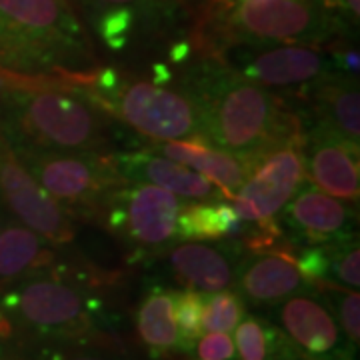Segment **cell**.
Instances as JSON below:
<instances>
[{"label": "cell", "instance_id": "obj_1", "mask_svg": "<svg viewBox=\"0 0 360 360\" xmlns=\"http://www.w3.org/2000/svg\"><path fill=\"white\" fill-rule=\"evenodd\" d=\"M180 90L191 98L206 141L255 167L283 146H304V120L283 96L222 63L193 66L182 77Z\"/></svg>", "mask_w": 360, "mask_h": 360}, {"label": "cell", "instance_id": "obj_2", "mask_svg": "<svg viewBox=\"0 0 360 360\" xmlns=\"http://www.w3.org/2000/svg\"><path fill=\"white\" fill-rule=\"evenodd\" d=\"M108 118L75 82L0 70V136L14 153L110 155Z\"/></svg>", "mask_w": 360, "mask_h": 360}, {"label": "cell", "instance_id": "obj_3", "mask_svg": "<svg viewBox=\"0 0 360 360\" xmlns=\"http://www.w3.org/2000/svg\"><path fill=\"white\" fill-rule=\"evenodd\" d=\"M0 336H20L40 347L116 350L103 298L66 266H51L6 286L0 295Z\"/></svg>", "mask_w": 360, "mask_h": 360}, {"label": "cell", "instance_id": "obj_4", "mask_svg": "<svg viewBox=\"0 0 360 360\" xmlns=\"http://www.w3.org/2000/svg\"><path fill=\"white\" fill-rule=\"evenodd\" d=\"M98 68L86 26L68 0H0V70L78 82Z\"/></svg>", "mask_w": 360, "mask_h": 360}, {"label": "cell", "instance_id": "obj_5", "mask_svg": "<svg viewBox=\"0 0 360 360\" xmlns=\"http://www.w3.org/2000/svg\"><path fill=\"white\" fill-rule=\"evenodd\" d=\"M84 94L104 115L124 122L150 141H193L202 136L196 110L182 90L158 86L153 80L118 75L112 86L84 90Z\"/></svg>", "mask_w": 360, "mask_h": 360}, {"label": "cell", "instance_id": "obj_6", "mask_svg": "<svg viewBox=\"0 0 360 360\" xmlns=\"http://www.w3.org/2000/svg\"><path fill=\"white\" fill-rule=\"evenodd\" d=\"M40 186L72 217H92L104 198L129 184L116 168L115 155L14 153Z\"/></svg>", "mask_w": 360, "mask_h": 360}, {"label": "cell", "instance_id": "obj_7", "mask_svg": "<svg viewBox=\"0 0 360 360\" xmlns=\"http://www.w3.org/2000/svg\"><path fill=\"white\" fill-rule=\"evenodd\" d=\"M182 205L176 194L155 184H124L104 198L94 220L118 238H122L139 255L146 250H162L179 240L176 220Z\"/></svg>", "mask_w": 360, "mask_h": 360}, {"label": "cell", "instance_id": "obj_8", "mask_svg": "<svg viewBox=\"0 0 360 360\" xmlns=\"http://www.w3.org/2000/svg\"><path fill=\"white\" fill-rule=\"evenodd\" d=\"M226 28L236 40L309 46L338 34V20L322 0H246L229 14Z\"/></svg>", "mask_w": 360, "mask_h": 360}, {"label": "cell", "instance_id": "obj_9", "mask_svg": "<svg viewBox=\"0 0 360 360\" xmlns=\"http://www.w3.org/2000/svg\"><path fill=\"white\" fill-rule=\"evenodd\" d=\"M0 206L52 245H70L77 238L75 217L40 186L37 179L0 136Z\"/></svg>", "mask_w": 360, "mask_h": 360}, {"label": "cell", "instance_id": "obj_10", "mask_svg": "<svg viewBox=\"0 0 360 360\" xmlns=\"http://www.w3.org/2000/svg\"><path fill=\"white\" fill-rule=\"evenodd\" d=\"M307 182L304 146L288 144L266 155L232 198V208L246 224L270 226L284 205Z\"/></svg>", "mask_w": 360, "mask_h": 360}, {"label": "cell", "instance_id": "obj_11", "mask_svg": "<svg viewBox=\"0 0 360 360\" xmlns=\"http://www.w3.org/2000/svg\"><path fill=\"white\" fill-rule=\"evenodd\" d=\"M274 324L309 360H356V350L314 290L272 307Z\"/></svg>", "mask_w": 360, "mask_h": 360}, {"label": "cell", "instance_id": "obj_12", "mask_svg": "<svg viewBox=\"0 0 360 360\" xmlns=\"http://www.w3.org/2000/svg\"><path fill=\"white\" fill-rule=\"evenodd\" d=\"M224 65L246 80L269 86H304L335 72L330 58L312 46H250L238 49Z\"/></svg>", "mask_w": 360, "mask_h": 360}, {"label": "cell", "instance_id": "obj_13", "mask_svg": "<svg viewBox=\"0 0 360 360\" xmlns=\"http://www.w3.org/2000/svg\"><path fill=\"white\" fill-rule=\"evenodd\" d=\"M283 224L296 238L295 245H328L356 234V210L304 182L284 205Z\"/></svg>", "mask_w": 360, "mask_h": 360}, {"label": "cell", "instance_id": "obj_14", "mask_svg": "<svg viewBox=\"0 0 360 360\" xmlns=\"http://www.w3.org/2000/svg\"><path fill=\"white\" fill-rule=\"evenodd\" d=\"M304 162L307 180L316 188L348 205H359V144L312 127L304 139Z\"/></svg>", "mask_w": 360, "mask_h": 360}, {"label": "cell", "instance_id": "obj_15", "mask_svg": "<svg viewBox=\"0 0 360 360\" xmlns=\"http://www.w3.org/2000/svg\"><path fill=\"white\" fill-rule=\"evenodd\" d=\"M295 248L286 252H248L243 257L234 278L240 298L260 309H272L290 296L312 290L296 266Z\"/></svg>", "mask_w": 360, "mask_h": 360}, {"label": "cell", "instance_id": "obj_16", "mask_svg": "<svg viewBox=\"0 0 360 360\" xmlns=\"http://www.w3.org/2000/svg\"><path fill=\"white\" fill-rule=\"evenodd\" d=\"M300 101L314 116V127L359 144L360 92L359 78L328 72L300 86Z\"/></svg>", "mask_w": 360, "mask_h": 360}, {"label": "cell", "instance_id": "obj_17", "mask_svg": "<svg viewBox=\"0 0 360 360\" xmlns=\"http://www.w3.org/2000/svg\"><path fill=\"white\" fill-rule=\"evenodd\" d=\"M236 245L191 243L168 252V266L174 278L188 290L202 295L220 292L234 286L243 250Z\"/></svg>", "mask_w": 360, "mask_h": 360}, {"label": "cell", "instance_id": "obj_18", "mask_svg": "<svg viewBox=\"0 0 360 360\" xmlns=\"http://www.w3.org/2000/svg\"><path fill=\"white\" fill-rule=\"evenodd\" d=\"M115 162L120 176L129 184L150 182V184L160 186L176 196L198 198V200L208 198L212 202H222V198H226L202 174L188 170L184 165L174 162L167 156L150 155V150H134V153L115 155Z\"/></svg>", "mask_w": 360, "mask_h": 360}, {"label": "cell", "instance_id": "obj_19", "mask_svg": "<svg viewBox=\"0 0 360 360\" xmlns=\"http://www.w3.org/2000/svg\"><path fill=\"white\" fill-rule=\"evenodd\" d=\"M153 148L174 162L196 168L198 174L214 182L220 193L231 200L240 191V186L245 184V180L255 168V165L245 158L212 146L205 136H198L193 141H168L162 144L158 142Z\"/></svg>", "mask_w": 360, "mask_h": 360}, {"label": "cell", "instance_id": "obj_20", "mask_svg": "<svg viewBox=\"0 0 360 360\" xmlns=\"http://www.w3.org/2000/svg\"><path fill=\"white\" fill-rule=\"evenodd\" d=\"M51 245L18 220L0 217V286L54 266L56 252Z\"/></svg>", "mask_w": 360, "mask_h": 360}, {"label": "cell", "instance_id": "obj_21", "mask_svg": "<svg viewBox=\"0 0 360 360\" xmlns=\"http://www.w3.org/2000/svg\"><path fill=\"white\" fill-rule=\"evenodd\" d=\"M136 333L153 359H168L182 352L174 321V290L150 288L136 310Z\"/></svg>", "mask_w": 360, "mask_h": 360}, {"label": "cell", "instance_id": "obj_22", "mask_svg": "<svg viewBox=\"0 0 360 360\" xmlns=\"http://www.w3.org/2000/svg\"><path fill=\"white\" fill-rule=\"evenodd\" d=\"M245 220L236 214L232 205L212 202V205H186L180 208L176 220L179 240H220L226 236L245 234Z\"/></svg>", "mask_w": 360, "mask_h": 360}, {"label": "cell", "instance_id": "obj_23", "mask_svg": "<svg viewBox=\"0 0 360 360\" xmlns=\"http://www.w3.org/2000/svg\"><path fill=\"white\" fill-rule=\"evenodd\" d=\"M238 360H286L300 354L288 336L264 316H246L234 328Z\"/></svg>", "mask_w": 360, "mask_h": 360}, {"label": "cell", "instance_id": "obj_24", "mask_svg": "<svg viewBox=\"0 0 360 360\" xmlns=\"http://www.w3.org/2000/svg\"><path fill=\"white\" fill-rule=\"evenodd\" d=\"M312 290L326 304L338 322L340 330L354 348L360 342V296L359 290L333 283V281H319L312 284Z\"/></svg>", "mask_w": 360, "mask_h": 360}, {"label": "cell", "instance_id": "obj_25", "mask_svg": "<svg viewBox=\"0 0 360 360\" xmlns=\"http://www.w3.org/2000/svg\"><path fill=\"white\" fill-rule=\"evenodd\" d=\"M245 319V300L232 288L205 295L202 335L205 333H232Z\"/></svg>", "mask_w": 360, "mask_h": 360}, {"label": "cell", "instance_id": "obj_26", "mask_svg": "<svg viewBox=\"0 0 360 360\" xmlns=\"http://www.w3.org/2000/svg\"><path fill=\"white\" fill-rule=\"evenodd\" d=\"M328 257V281L359 290L360 286V245L359 234L342 240L322 245Z\"/></svg>", "mask_w": 360, "mask_h": 360}, {"label": "cell", "instance_id": "obj_27", "mask_svg": "<svg viewBox=\"0 0 360 360\" xmlns=\"http://www.w3.org/2000/svg\"><path fill=\"white\" fill-rule=\"evenodd\" d=\"M202 312H205V295L196 290L174 292V321L179 328L182 352H193L196 340L202 336Z\"/></svg>", "mask_w": 360, "mask_h": 360}, {"label": "cell", "instance_id": "obj_28", "mask_svg": "<svg viewBox=\"0 0 360 360\" xmlns=\"http://www.w3.org/2000/svg\"><path fill=\"white\" fill-rule=\"evenodd\" d=\"M139 16L130 8H110L94 20V32L110 51H124L132 39Z\"/></svg>", "mask_w": 360, "mask_h": 360}, {"label": "cell", "instance_id": "obj_29", "mask_svg": "<svg viewBox=\"0 0 360 360\" xmlns=\"http://www.w3.org/2000/svg\"><path fill=\"white\" fill-rule=\"evenodd\" d=\"M72 6H78L84 16L94 25V20L110 8H130L141 20L155 25V16L162 14L165 0H68Z\"/></svg>", "mask_w": 360, "mask_h": 360}, {"label": "cell", "instance_id": "obj_30", "mask_svg": "<svg viewBox=\"0 0 360 360\" xmlns=\"http://www.w3.org/2000/svg\"><path fill=\"white\" fill-rule=\"evenodd\" d=\"M295 262L310 286L319 281H328V257L324 246L296 245Z\"/></svg>", "mask_w": 360, "mask_h": 360}, {"label": "cell", "instance_id": "obj_31", "mask_svg": "<svg viewBox=\"0 0 360 360\" xmlns=\"http://www.w3.org/2000/svg\"><path fill=\"white\" fill-rule=\"evenodd\" d=\"M32 360H124L103 347H40Z\"/></svg>", "mask_w": 360, "mask_h": 360}, {"label": "cell", "instance_id": "obj_32", "mask_svg": "<svg viewBox=\"0 0 360 360\" xmlns=\"http://www.w3.org/2000/svg\"><path fill=\"white\" fill-rule=\"evenodd\" d=\"M193 360H234V340L229 333H205L193 348Z\"/></svg>", "mask_w": 360, "mask_h": 360}, {"label": "cell", "instance_id": "obj_33", "mask_svg": "<svg viewBox=\"0 0 360 360\" xmlns=\"http://www.w3.org/2000/svg\"><path fill=\"white\" fill-rule=\"evenodd\" d=\"M168 56H170V60H172V63H184L186 58H191V56H193V44H191L188 40H180V42H176V44H172V46H170Z\"/></svg>", "mask_w": 360, "mask_h": 360}, {"label": "cell", "instance_id": "obj_34", "mask_svg": "<svg viewBox=\"0 0 360 360\" xmlns=\"http://www.w3.org/2000/svg\"><path fill=\"white\" fill-rule=\"evenodd\" d=\"M153 72H155L153 75V82L158 84V86H167V84H170L174 80V75L165 65H155L153 66Z\"/></svg>", "mask_w": 360, "mask_h": 360}, {"label": "cell", "instance_id": "obj_35", "mask_svg": "<svg viewBox=\"0 0 360 360\" xmlns=\"http://www.w3.org/2000/svg\"><path fill=\"white\" fill-rule=\"evenodd\" d=\"M286 360H309L307 356H302V354H295V356H290V359Z\"/></svg>", "mask_w": 360, "mask_h": 360}, {"label": "cell", "instance_id": "obj_36", "mask_svg": "<svg viewBox=\"0 0 360 360\" xmlns=\"http://www.w3.org/2000/svg\"><path fill=\"white\" fill-rule=\"evenodd\" d=\"M240 2H246V0H238V4H240Z\"/></svg>", "mask_w": 360, "mask_h": 360}]
</instances>
